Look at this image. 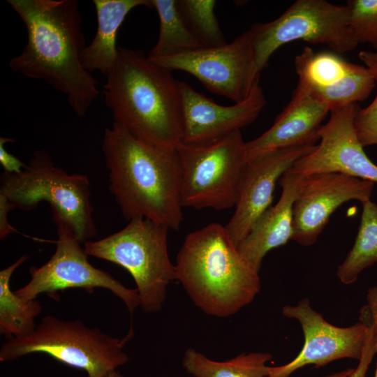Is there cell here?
<instances>
[{
  "mask_svg": "<svg viewBox=\"0 0 377 377\" xmlns=\"http://www.w3.org/2000/svg\"><path fill=\"white\" fill-rule=\"evenodd\" d=\"M151 61L170 71L192 75L209 91L235 103L246 99L260 80L249 30L230 43Z\"/></svg>",
  "mask_w": 377,
  "mask_h": 377,
  "instance_id": "obj_11",
  "label": "cell"
},
{
  "mask_svg": "<svg viewBox=\"0 0 377 377\" xmlns=\"http://www.w3.org/2000/svg\"><path fill=\"white\" fill-rule=\"evenodd\" d=\"M182 103L183 139L188 145H205L217 141L253 123L267 101L260 82L244 101L232 105H219L178 81Z\"/></svg>",
  "mask_w": 377,
  "mask_h": 377,
  "instance_id": "obj_15",
  "label": "cell"
},
{
  "mask_svg": "<svg viewBox=\"0 0 377 377\" xmlns=\"http://www.w3.org/2000/svg\"><path fill=\"white\" fill-rule=\"evenodd\" d=\"M134 334L131 325L121 339L87 326L80 320H64L46 315L30 334L9 338L0 348V362L32 353H44L75 369L87 377H108L128 360L124 351Z\"/></svg>",
  "mask_w": 377,
  "mask_h": 377,
  "instance_id": "obj_5",
  "label": "cell"
},
{
  "mask_svg": "<svg viewBox=\"0 0 377 377\" xmlns=\"http://www.w3.org/2000/svg\"><path fill=\"white\" fill-rule=\"evenodd\" d=\"M114 123L147 144L175 148L182 143V103L178 80L139 50L119 47L103 86Z\"/></svg>",
  "mask_w": 377,
  "mask_h": 377,
  "instance_id": "obj_3",
  "label": "cell"
},
{
  "mask_svg": "<svg viewBox=\"0 0 377 377\" xmlns=\"http://www.w3.org/2000/svg\"><path fill=\"white\" fill-rule=\"evenodd\" d=\"M90 182L86 175L68 174L56 166L45 149L34 153L29 164L19 173L3 172L0 198L10 210L31 211L42 201L59 212L72 226L81 242L97 235L90 200Z\"/></svg>",
  "mask_w": 377,
  "mask_h": 377,
  "instance_id": "obj_7",
  "label": "cell"
},
{
  "mask_svg": "<svg viewBox=\"0 0 377 377\" xmlns=\"http://www.w3.org/2000/svg\"><path fill=\"white\" fill-rule=\"evenodd\" d=\"M108 377H124V376L117 371H114L112 372Z\"/></svg>",
  "mask_w": 377,
  "mask_h": 377,
  "instance_id": "obj_34",
  "label": "cell"
},
{
  "mask_svg": "<svg viewBox=\"0 0 377 377\" xmlns=\"http://www.w3.org/2000/svg\"><path fill=\"white\" fill-rule=\"evenodd\" d=\"M329 112L327 105L297 85L272 126L259 137L246 142L247 161L282 149L316 145L321 123Z\"/></svg>",
  "mask_w": 377,
  "mask_h": 377,
  "instance_id": "obj_17",
  "label": "cell"
},
{
  "mask_svg": "<svg viewBox=\"0 0 377 377\" xmlns=\"http://www.w3.org/2000/svg\"><path fill=\"white\" fill-rule=\"evenodd\" d=\"M51 211L58 236L54 242L56 250L47 263L29 268V281L15 293L25 300H32L40 293L54 298L58 291L68 288L92 293L94 288H102L121 299L132 316L140 306L136 289L126 287L108 272L91 265L71 223L57 210Z\"/></svg>",
  "mask_w": 377,
  "mask_h": 377,
  "instance_id": "obj_10",
  "label": "cell"
},
{
  "mask_svg": "<svg viewBox=\"0 0 377 377\" xmlns=\"http://www.w3.org/2000/svg\"><path fill=\"white\" fill-rule=\"evenodd\" d=\"M315 145H302L276 150L248 161L240 182L235 210L225 226L232 243L238 244L271 207L276 182Z\"/></svg>",
  "mask_w": 377,
  "mask_h": 377,
  "instance_id": "obj_16",
  "label": "cell"
},
{
  "mask_svg": "<svg viewBox=\"0 0 377 377\" xmlns=\"http://www.w3.org/2000/svg\"><path fill=\"white\" fill-rule=\"evenodd\" d=\"M159 18V34L148 57L159 59L203 47L185 22L177 0H151Z\"/></svg>",
  "mask_w": 377,
  "mask_h": 377,
  "instance_id": "obj_22",
  "label": "cell"
},
{
  "mask_svg": "<svg viewBox=\"0 0 377 377\" xmlns=\"http://www.w3.org/2000/svg\"><path fill=\"white\" fill-rule=\"evenodd\" d=\"M374 184L339 173L302 177L293 207L292 240L313 244L333 212L349 200H369Z\"/></svg>",
  "mask_w": 377,
  "mask_h": 377,
  "instance_id": "obj_14",
  "label": "cell"
},
{
  "mask_svg": "<svg viewBox=\"0 0 377 377\" xmlns=\"http://www.w3.org/2000/svg\"><path fill=\"white\" fill-rule=\"evenodd\" d=\"M302 179V176L289 170L282 175L279 201L264 212L237 247L244 258L258 271L267 253L292 239L293 207Z\"/></svg>",
  "mask_w": 377,
  "mask_h": 377,
  "instance_id": "obj_18",
  "label": "cell"
},
{
  "mask_svg": "<svg viewBox=\"0 0 377 377\" xmlns=\"http://www.w3.org/2000/svg\"><path fill=\"white\" fill-rule=\"evenodd\" d=\"M23 255L11 265L0 271V333L9 338L25 336L32 332L37 324L35 318L42 306L36 300H25L10 287L15 270L27 259Z\"/></svg>",
  "mask_w": 377,
  "mask_h": 377,
  "instance_id": "obj_21",
  "label": "cell"
},
{
  "mask_svg": "<svg viewBox=\"0 0 377 377\" xmlns=\"http://www.w3.org/2000/svg\"><path fill=\"white\" fill-rule=\"evenodd\" d=\"M352 64L334 52H315L305 47L295 59L297 85L311 94L330 87L348 73Z\"/></svg>",
  "mask_w": 377,
  "mask_h": 377,
  "instance_id": "obj_23",
  "label": "cell"
},
{
  "mask_svg": "<svg viewBox=\"0 0 377 377\" xmlns=\"http://www.w3.org/2000/svg\"><path fill=\"white\" fill-rule=\"evenodd\" d=\"M10 209L6 203L0 200V237L4 239L11 232H15L17 230L12 227L7 219V215Z\"/></svg>",
  "mask_w": 377,
  "mask_h": 377,
  "instance_id": "obj_31",
  "label": "cell"
},
{
  "mask_svg": "<svg viewBox=\"0 0 377 377\" xmlns=\"http://www.w3.org/2000/svg\"><path fill=\"white\" fill-rule=\"evenodd\" d=\"M360 317L366 322L367 325L366 341L357 366L346 377H366L371 361L377 352L376 323L369 304L362 308Z\"/></svg>",
  "mask_w": 377,
  "mask_h": 377,
  "instance_id": "obj_29",
  "label": "cell"
},
{
  "mask_svg": "<svg viewBox=\"0 0 377 377\" xmlns=\"http://www.w3.org/2000/svg\"><path fill=\"white\" fill-rule=\"evenodd\" d=\"M349 27L359 43L377 49V0H348Z\"/></svg>",
  "mask_w": 377,
  "mask_h": 377,
  "instance_id": "obj_27",
  "label": "cell"
},
{
  "mask_svg": "<svg viewBox=\"0 0 377 377\" xmlns=\"http://www.w3.org/2000/svg\"><path fill=\"white\" fill-rule=\"evenodd\" d=\"M359 109L353 103L331 110L329 121L319 130V144L288 170L302 177L339 173L377 183V165L366 154L354 126Z\"/></svg>",
  "mask_w": 377,
  "mask_h": 377,
  "instance_id": "obj_13",
  "label": "cell"
},
{
  "mask_svg": "<svg viewBox=\"0 0 377 377\" xmlns=\"http://www.w3.org/2000/svg\"><path fill=\"white\" fill-rule=\"evenodd\" d=\"M362 204L355 243L337 272L340 281L346 285L353 283L364 269L377 263V205L370 200Z\"/></svg>",
  "mask_w": 377,
  "mask_h": 377,
  "instance_id": "obj_24",
  "label": "cell"
},
{
  "mask_svg": "<svg viewBox=\"0 0 377 377\" xmlns=\"http://www.w3.org/2000/svg\"><path fill=\"white\" fill-rule=\"evenodd\" d=\"M249 31L260 73L277 49L295 40L325 45L338 54L358 45L349 27L347 6L325 0H297L278 18L254 24Z\"/></svg>",
  "mask_w": 377,
  "mask_h": 377,
  "instance_id": "obj_9",
  "label": "cell"
},
{
  "mask_svg": "<svg viewBox=\"0 0 377 377\" xmlns=\"http://www.w3.org/2000/svg\"><path fill=\"white\" fill-rule=\"evenodd\" d=\"M367 304L370 306L376 323V337L377 348V287L370 288L367 295ZM377 353V352H376ZM374 377H377V365Z\"/></svg>",
  "mask_w": 377,
  "mask_h": 377,
  "instance_id": "obj_32",
  "label": "cell"
},
{
  "mask_svg": "<svg viewBox=\"0 0 377 377\" xmlns=\"http://www.w3.org/2000/svg\"><path fill=\"white\" fill-rule=\"evenodd\" d=\"M216 3L215 0H177L188 27L204 47L226 43L214 11Z\"/></svg>",
  "mask_w": 377,
  "mask_h": 377,
  "instance_id": "obj_26",
  "label": "cell"
},
{
  "mask_svg": "<svg viewBox=\"0 0 377 377\" xmlns=\"http://www.w3.org/2000/svg\"><path fill=\"white\" fill-rule=\"evenodd\" d=\"M177 150L183 207L223 210L235 206L248 163L240 130L205 145L181 143Z\"/></svg>",
  "mask_w": 377,
  "mask_h": 377,
  "instance_id": "obj_8",
  "label": "cell"
},
{
  "mask_svg": "<svg viewBox=\"0 0 377 377\" xmlns=\"http://www.w3.org/2000/svg\"><path fill=\"white\" fill-rule=\"evenodd\" d=\"M374 87L376 82L371 71L366 66L353 63L339 82L311 94L331 111L365 100Z\"/></svg>",
  "mask_w": 377,
  "mask_h": 377,
  "instance_id": "obj_25",
  "label": "cell"
},
{
  "mask_svg": "<svg viewBox=\"0 0 377 377\" xmlns=\"http://www.w3.org/2000/svg\"><path fill=\"white\" fill-rule=\"evenodd\" d=\"M169 228L138 217L121 230L106 237L84 243L87 256L115 263L133 277L145 313H156L165 302L168 287L176 280L175 267L169 258Z\"/></svg>",
  "mask_w": 377,
  "mask_h": 377,
  "instance_id": "obj_6",
  "label": "cell"
},
{
  "mask_svg": "<svg viewBox=\"0 0 377 377\" xmlns=\"http://www.w3.org/2000/svg\"><path fill=\"white\" fill-rule=\"evenodd\" d=\"M23 21L27 43L9 63L10 69L43 80L66 96L79 117L98 98V82L86 71L81 57L86 47L75 0H8Z\"/></svg>",
  "mask_w": 377,
  "mask_h": 377,
  "instance_id": "obj_1",
  "label": "cell"
},
{
  "mask_svg": "<svg viewBox=\"0 0 377 377\" xmlns=\"http://www.w3.org/2000/svg\"><path fill=\"white\" fill-rule=\"evenodd\" d=\"M102 150L109 190L125 219L142 217L178 230L183 206L177 149L147 144L113 122L104 132Z\"/></svg>",
  "mask_w": 377,
  "mask_h": 377,
  "instance_id": "obj_2",
  "label": "cell"
},
{
  "mask_svg": "<svg viewBox=\"0 0 377 377\" xmlns=\"http://www.w3.org/2000/svg\"><path fill=\"white\" fill-rule=\"evenodd\" d=\"M97 16L94 38L84 47L82 64L90 73L99 71L105 77L113 68L119 55L117 31L131 10L138 6L152 8L151 0H94Z\"/></svg>",
  "mask_w": 377,
  "mask_h": 377,
  "instance_id": "obj_19",
  "label": "cell"
},
{
  "mask_svg": "<svg viewBox=\"0 0 377 377\" xmlns=\"http://www.w3.org/2000/svg\"><path fill=\"white\" fill-rule=\"evenodd\" d=\"M177 280L203 313L228 318L260 290L259 271L240 254L225 226L212 223L188 233L175 264Z\"/></svg>",
  "mask_w": 377,
  "mask_h": 377,
  "instance_id": "obj_4",
  "label": "cell"
},
{
  "mask_svg": "<svg viewBox=\"0 0 377 377\" xmlns=\"http://www.w3.org/2000/svg\"><path fill=\"white\" fill-rule=\"evenodd\" d=\"M272 358L267 352L242 353L226 361L207 357L195 348L185 350L182 366L193 377H267Z\"/></svg>",
  "mask_w": 377,
  "mask_h": 377,
  "instance_id": "obj_20",
  "label": "cell"
},
{
  "mask_svg": "<svg viewBox=\"0 0 377 377\" xmlns=\"http://www.w3.org/2000/svg\"><path fill=\"white\" fill-rule=\"evenodd\" d=\"M282 313L286 318L297 320L304 334V343L292 361L281 366L269 367L267 377H289L304 366L320 367L340 359H360L367 333V323L362 318L350 327L333 325L311 306L307 297L295 306H284Z\"/></svg>",
  "mask_w": 377,
  "mask_h": 377,
  "instance_id": "obj_12",
  "label": "cell"
},
{
  "mask_svg": "<svg viewBox=\"0 0 377 377\" xmlns=\"http://www.w3.org/2000/svg\"><path fill=\"white\" fill-rule=\"evenodd\" d=\"M7 142H14V140L5 137L0 138V163L4 172L19 173L25 168L26 165L6 150L4 145Z\"/></svg>",
  "mask_w": 377,
  "mask_h": 377,
  "instance_id": "obj_30",
  "label": "cell"
},
{
  "mask_svg": "<svg viewBox=\"0 0 377 377\" xmlns=\"http://www.w3.org/2000/svg\"><path fill=\"white\" fill-rule=\"evenodd\" d=\"M353 368H350L339 372L334 373L325 377H346L353 371Z\"/></svg>",
  "mask_w": 377,
  "mask_h": 377,
  "instance_id": "obj_33",
  "label": "cell"
},
{
  "mask_svg": "<svg viewBox=\"0 0 377 377\" xmlns=\"http://www.w3.org/2000/svg\"><path fill=\"white\" fill-rule=\"evenodd\" d=\"M359 58L371 71L377 87V52L362 50L359 52ZM354 126L357 136L364 147L377 145V93L369 105L358 110Z\"/></svg>",
  "mask_w": 377,
  "mask_h": 377,
  "instance_id": "obj_28",
  "label": "cell"
}]
</instances>
